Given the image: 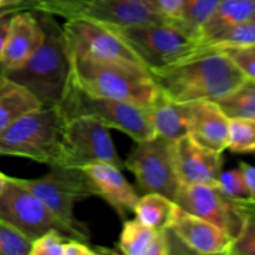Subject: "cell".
I'll use <instances>...</instances> for the list:
<instances>
[{"mask_svg":"<svg viewBox=\"0 0 255 255\" xmlns=\"http://www.w3.org/2000/svg\"><path fill=\"white\" fill-rule=\"evenodd\" d=\"M149 72L161 92L182 104L217 102L247 80L226 52L204 47L201 54L191 59Z\"/></svg>","mask_w":255,"mask_h":255,"instance_id":"obj_1","label":"cell"},{"mask_svg":"<svg viewBox=\"0 0 255 255\" xmlns=\"http://www.w3.org/2000/svg\"><path fill=\"white\" fill-rule=\"evenodd\" d=\"M36 12L44 30V39L36 51L19 69L6 71L11 81L26 87L42 106L55 107L61 101L71 75V59L64 29L56 16Z\"/></svg>","mask_w":255,"mask_h":255,"instance_id":"obj_2","label":"cell"},{"mask_svg":"<svg viewBox=\"0 0 255 255\" xmlns=\"http://www.w3.org/2000/svg\"><path fill=\"white\" fill-rule=\"evenodd\" d=\"M71 80L85 92L151 107L158 86L146 66L134 62L71 59Z\"/></svg>","mask_w":255,"mask_h":255,"instance_id":"obj_3","label":"cell"},{"mask_svg":"<svg viewBox=\"0 0 255 255\" xmlns=\"http://www.w3.org/2000/svg\"><path fill=\"white\" fill-rule=\"evenodd\" d=\"M66 119L59 107H40L0 132V156L59 164Z\"/></svg>","mask_w":255,"mask_h":255,"instance_id":"obj_4","label":"cell"},{"mask_svg":"<svg viewBox=\"0 0 255 255\" xmlns=\"http://www.w3.org/2000/svg\"><path fill=\"white\" fill-rule=\"evenodd\" d=\"M57 107L66 120L92 117L109 128L124 132L134 142L156 136L149 107L87 94L72 81L71 75Z\"/></svg>","mask_w":255,"mask_h":255,"instance_id":"obj_5","label":"cell"},{"mask_svg":"<svg viewBox=\"0 0 255 255\" xmlns=\"http://www.w3.org/2000/svg\"><path fill=\"white\" fill-rule=\"evenodd\" d=\"M20 183L35 194L60 222L69 227L80 241L90 242V232L85 223L75 216L77 202L96 197L94 186L84 168L51 164L44 177L34 179L17 178Z\"/></svg>","mask_w":255,"mask_h":255,"instance_id":"obj_6","label":"cell"},{"mask_svg":"<svg viewBox=\"0 0 255 255\" xmlns=\"http://www.w3.org/2000/svg\"><path fill=\"white\" fill-rule=\"evenodd\" d=\"M151 70L176 65L203 51L199 40L171 22L133 27L111 26Z\"/></svg>","mask_w":255,"mask_h":255,"instance_id":"obj_7","label":"cell"},{"mask_svg":"<svg viewBox=\"0 0 255 255\" xmlns=\"http://www.w3.org/2000/svg\"><path fill=\"white\" fill-rule=\"evenodd\" d=\"M174 142L154 136L134 142L125 161V168L134 174L137 186L143 194L158 193L176 199L181 188L174 164Z\"/></svg>","mask_w":255,"mask_h":255,"instance_id":"obj_8","label":"cell"},{"mask_svg":"<svg viewBox=\"0 0 255 255\" xmlns=\"http://www.w3.org/2000/svg\"><path fill=\"white\" fill-rule=\"evenodd\" d=\"M0 222L16 229L30 242L50 231L60 232L67 238L79 239L16 177H10L9 183L0 194Z\"/></svg>","mask_w":255,"mask_h":255,"instance_id":"obj_9","label":"cell"},{"mask_svg":"<svg viewBox=\"0 0 255 255\" xmlns=\"http://www.w3.org/2000/svg\"><path fill=\"white\" fill-rule=\"evenodd\" d=\"M109 127L99 120L87 116L66 120L59 164L84 168L94 163H110L125 168V161L116 151Z\"/></svg>","mask_w":255,"mask_h":255,"instance_id":"obj_10","label":"cell"},{"mask_svg":"<svg viewBox=\"0 0 255 255\" xmlns=\"http://www.w3.org/2000/svg\"><path fill=\"white\" fill-rule=\"evenodd\" d=\"M62 29L70 59L125 61L143 65L136 52L109 25L86 16H77L67 19Z\"/></svg>","mask_w":255,"mask_h":255,"instance_id":"obj_11","label":"cell"},{"mask_svg":"<svg viewBox=\"0 0 255 255\" xmlns=\"http://www.w3.org/2000/svg\"><path fill=\"white\" fill-rule=\"evenodd\" d=\"M174 202L182 211L219 227L234 239L241 231L243 216L236 199L224 196L217 186H181Z\"/></svg>","mask_w":255,"mask_h":255,"instance_id":"obj_12","label":"cell"},{"mask_svg":"<svg viewBox=\"0 0 255 255\" xmlns=\"http://www.w3.org/2000/svg\"><path fill=\"white\" fill-rule=\"evenodd\" d=\"M81 16L114 27H133L169 22L157 0H95Z\"/></svg>","mask_w":255,"mask_h":255,"instance_id":"obj_13","label":"cell"},{"mask_svg":"<svg viewBox=\"0 0 255 255\" xmlns=\"http://www.w3.org/2000/svg\"><path fill=\"white\" fill-rule=\"evenodd\" d=\"M173 152L177 176L181 186H216L223 169L222 153L198 146L188 136L174 142Z\"/></svg>","mask_w":255,"mask_h":255,"instance_id":"obj_14","label":"cell"},{"mask_svg":"<svg viewBox=\"0 0 255 255\" xmlns=\"http://www.w3.org/2000/svg\"><path fill=\"white\" fill-rule=\"evenodd\" d=\"M169 229L189 253L231 254L233 237L219 227L181 208Z\"/></svg>","mask_w":255,"mask_h":255,"instance_id":"obj_15","label":"cell"},{"mask_svg":"<svg viewBox=\"0 0 255 255\" xmlns=\"http://www.w3.org/2000/svg\"><path fill=\"white\" fill-rule=\"evenodd\" d=\"M44 39V30L31 10H16L11 17L1 56L5 72L19 69L37 50Z\"/></svg>","mask_w":255,"mask_h":255,"instance_id":"obj_16","label":"cell"},{"mask_svg":"<svg viewBox=\"0 0 255 255\" xmlns=\"http://www.w3.org/2000/svg\"><path fill=\"white\" fill-rule=\"evenodd\" d=\"M84 171L94 186L96 197L104 199L122 221L133 213L139 196L121 169L110 163H94L85 166Z\"/></svg>","mask_w":255,"mask_h":255,"instance_id":"obj_17","label":"cell"},{"mask_svg":"<svg viewBox=\"0 0 255 255\" xmlns=\"http://www.w3.org/2000/svg\"><path fill=\"white\" fill-rule=\"evenodd\" d=\"M229 117L216 101L192 102L188 137L203 148L223 153L228 147Z\"/></svg>","mask_w":255,"mask_h":255,"instance_id":"obj_18","label":"cell"},{"mask_svg":"<svg viewBox=\"0 0 255 255\" xmlns=\"http://www.w3.org/2000/svg\"><path fill=\"white\" fill-rule=\"evenodd\" d=\"M119 252L126 255H169L172 243L169 231H156L139 221L125 219L119 239Z\"/></svg>","mask_w":255,"mask_h":255,"instance_id":"obj_19","label":"cell"},{"mask_svg":"<svg viewBox=\"0 0 255 255\" xmlns=\"http://www.w3.org/2000/svg\"><path fill=\"white\" fill-rule=\"evenodd\" d=\"M149 110L157 136L171 142H176L188 136L192 102H176L168 99L159 90V95Z\"/></svg>","mask_w":255,"mask_h":255,"instance_id":"obj_20","label":"cell"},{"mask_svg":"<svg viewBox=\"0 0 255 255\" xmlns=\"http://www.w3.org/2000/svg\"><path fill=\"white\" fill-rule=\"evenodd\" d=\"M40 107L42 104L32 92L5 76L0 86V132Z\"/></svg>","mask_w":255,"mask_h":255,"instance_id":"obj_21","label":"cell"},{"mask_svg":"<svg viewBox=\"0 0 255 255\" xmlns=\"http://www.w3.org/2000/svg\"><path fill=\"white\" fill-rule=\"evenodd\" d=\"M179 212L173 199L158 193H146L133 207L137 221L156 231H167L172 227Z\"/></svg>","mask_w":255,"mask_h":255,"instance_id":"obj_22","label":"cell"},{"mask_svg":"<svg viewBox=\"0 0 255 255\" xmlns=\"http://www.w3.org/2000/svg\"><path fill=\"white\" fill-rule=\"evenodd\" d=\"M255 0H221L208 21L202 27L199 42H204L228 27L253 19Z\"/></svg>","mask_w":255,"mask_h":255,"instance_id":"obj_23","label":"cell"},{"mask_svg":"<svg viewBox=\"0 0 255 255\" xmlns=\"http://www.w3.org/2000/svg\"><path fill=\"white\" fill-rule=\"evenodd\" d=\"M221 0H186L177 26L194 39L199 40L202 27L213 15Z\"/></svg>","mask_w":255,"mask_h":255,"instance_id":"obj_24","label":"cell"},{"mask_svg":"<svg viewBox=\"0 0 255 255\" xmlns=\"http://www.w3.org/2000/svg\"><path fill=\"white\" fill-rule=\"evenodd\" d=\"M217 104L228 117H246L255 120V80L247 79L236 91Z\"/></svg>","mask_w":255,"mask_h":255,"instance_id":"obj_25","label":"cell"},{"mask_svg":"<svg viewBox=\"0 0 255 255\" xmlns=\"http://www.w3.org/2000/svg\"><path fill=\"white\" fill-rule=\"evenodd\" d=\"M94 1L95 0H21L16 10L46 12L67 20L81 16Z\"/></svg>","mask_w":255,"mask_h":255,"instance_id":"obj_26","label":"cell"},{"mask_svg":"<svg viewBox=\"0 0 255 255\" xmlns=\"http://www.w3.org/2000/svg\"><path fill=\"white\" fill-rule=\"evenodd\" d=\"M204 49H229L255 45V19L241 22L228 27L224 31L214 35L207 41L202 42Z\"/></svg>","mask_w":255,"mask_h":255,"instance_id":"obj_27","label":"cell"},{"mask_svg":"<svg viewBox=\"0 0 255 255\" xmlns=\"http://www.w3.org/2000/svg\"><path fill=\"white\" fill-rule=\"evenodd\" d=\"M243 216V223L232 246L231 254L255 255V202L236 199Z\"/></svg>","mask_w":255,"mask_h":255,"instance_id":"obj_28","label":"cell"},{"mask_svg":"<svg viewBox=\"0 0 255 255\" xmlns=\"http://www.w3.org/2000/svg\"><path fill=\"white\" fill-rule=\"evenodd\" d=\"M227 148L234 153H255V120L229 117Z\"/></svg>","mask_w":255,"mask_h":255,"instance_id":"obj_29","label":"cell"},{"mask_svg":"<svg viewBox=\"0 0 255 255\" xmlns=\"http://www.w3.org/2000/svg\"><path fill=\"white\" fill-rule=\"evenodd\" d=\"M31 242L20 232L0 222V255H30Z\"/></svg>","mask_w":255,"mask_h":255,"instance_id":"obj_30","label":"cell"},{"mask_svg":"<svg viewBox=\"0 0 255 255\" xmlns=\"http://www.w3.org/2000/svg\"><path fill=\"white\" fill-rule=\"evenodd\" d=\"M217 187L222 193L231 199H248V189L242 171L238 168L221 172Z\"/></svg>","mask_w":255,"mask_h":255,"instance_id":"obj_31","label":"cell"},{"mask_svg":"<svg viewBox=\"0 0 255 255\" xmlns=\"http://www.w3.org/2000/svg\"><path fill=\"white\" fill-rule=\"evenodd\" d=\"M67 237L57 231H50L31 242L30 255H64Z\"/></svg>","mask_w":255,"mask_h":255,"instance_id":"obj_32","label":"cell"},{"mask_svg":"<svg viewBox=\"0 0 255 255\" xmlns=\"http://www.w3.org/2000/svg\"><path fill=\"white\" fill-rule=\"evenodd\" d=\"M218 50H222L231 57L232 61L246 75L247 79L255 80V45Z\"/></svg>","mask_w":255,"mask_h":255,"instance_id":"obj_33","label":"cell"},{"mask_svg":"<svg viewBox=\"0 0 255 255\" xmlns=\"http://www.w3.org/2000/svg\"><path fill=\"white\" fill-rule=\"evenodd\" d=\"M109 253H116V252L105 248H94L89 242L80 241V239L67 238V241L65 242L64 255H99Z\"/></svg>","mask_w":255,"mask_h":255,"instance_id":"obj_34","label":"cell"},{"mask_svg":"<svg viewBox=\"0 0 255 255\" xmlns=\"http://www.w3.org/2000/svg\"><path fill=\"white\" fill-rule=\"evenodd\" d=\"M186 0H157L159 10L171 24L176 25L179 21L183 11Z\"/></svg>","mask_w":255,"mask_h":255,"instance_id":"obj_35","label":"cell"},{"mask_svg":"<svg viewBox=\"0 0 255 255\" xmlns=\"http://www.w3.org/2000/svg\"><path fill=\"white\" fill-rule=\"evenodd\" d=\"M15 11H16L15 9L0 10V65H1V56L2 51H4L7 32H9L10 22H11V17Z\"/></svg>","mask_w":255,"mask_h":255,"instance_id":"obj_36","label":"cell"},{"mask_svg":"<svg viewBox=\"0 0 255 255\" xmlns=\"http://www.w3.org/2000/svg\"><path fill=\"white\" fill-rule=\"evenodd\" d=\"M239 169L242 171L248 189V199L255 202V167L246 162H239Z\"/></svg>","mask_w":255,"mask_h":255,"instance_id":"obj_37","label":"cell"},{"mask_svg":"<svg viewBox=\"0 0 255 255\" xmlns=\"http://www.w3.org/2000/svg\"><path fill=\"white\" fill-rule=\"evenodd\" d=\"M21 0H0V10L4 9H15L19 6Z\"/></svg>","mask_w":255,"mask_h":255,"instance_id":"obj_38","label":"cell"},{"mask_svg":"<svg viewBox=\"0 0 255 255\" xmlns=\"http://www.w3.org/2000/svg\"><path fill=\"white\" fill-rule=\"evenodd\" d=\"M9 178H10V176H6L5 173L0 172V194L4 192L5 187H6L7 183H9Z\"/></svg>","mask_w":255,"mask_h":255,"instance_id":"obj_39","label":"cell"},{"mask_svg":"<svg viewBox=\"0 0 255 255\" xmlns=\"http://www.w3.org/2000/svg\"><path fill=\"white\" fill-rule=\"evenodd\" d=\"M5 76H6V75H5L4 67H2L1 65H0V86H1L2 81H4V80H5Z\"/></svg>","mask_w":255,"mask_h":255,"instance_id":"obj_40","label":"cell"},{"mask_svg":"<svg viewBox=\"0 0 255 255\" xmlns=\"http://www.w3.org/2000/svg\"><path fill=\"white\" fill-rule=\"evenodd\" d=\"M253 19H255V14H254V17H253Z\"/></svg>","mask_w":255,"mask_h":255,"instance_id":"obj_41","label":"cell"}]
</instances>
